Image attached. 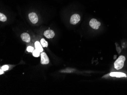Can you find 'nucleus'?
<instances>
[{
  "label": "nucleus",
  "mask_w": 127,
  "mask_h": 95,
  "mask_svg": "<svg viewBox=\"0 0 127 95\" xmlns=\"http://www.w3.org/2000/svg\"><path fill=\"white\" fill-rule=\"evenodd\" d=\"M125 60V57L124 56H120L114 63L115 69H116L117 70H120L124 66Z\"/></svg>",
  "instance_id": "obj_1"
},
{
  "label": "nucleus",
  "mask_w": 127,
  "mask_h": 95,
  "mask_svg": "<svg viewBox=\"0 0 127 95\" xmlns=\"http://www.w3.org/2000/svg\"><path fill=\"white\" fill-rule=\"evenodd\" d=\"M90 26L94 29L97 30L99 29V27L101 25L100 22L98 21L95 19H91L89 23Z\"/></svg>",
  "instance_id": "obj_2"
},
{
  "label": "nucleus",
  "mask_w": 127,
  "mask_h": 95,
  "mask_svg": "<svg viewBox=\"0 0 127 95\" xmlns=\"http://www.w3.org/2000/svg\"><path fill=\"white\" fill-rule=\"evenodd\" d=\"M80 20V16L78 14H75L72 15L70 18V23L72 25L77 24Z\"/></svg>",
  "instance_id": "obj_3"
},
{
  "label": "nucleus",
  "mask_w": 127,
  "mask_h": 95,
  "mask_svg": "<svg viewBox=\"0 0 127 95\" xmlns=\"http://www.w3.org/2000/svg\"><path fill=\"white\" fill-rule=\"evenodd\" d=\"M29 18L32 24H35L38 21V17L35 13H31L28 15Z\"/></svg>",
  "instance_id": "obj_4"
},
{
  "label": "nucleus",
  "mask_w": 127,
  "mask_h": 95,
  "mask_svg": "<svg viewBox=\"0 0 127 95\" xmlns=\"http://www.w3.org/2000/svg\"><path fill=\"white\" fill-rule=\"evenodd\" d=\"M49 63V58L47 54L45 52H42L41 54V63L42 64H47Z\"/></svg>",
  "instance_id": "obj_5"
},
{
  "label": "nucleus",
  "mask_w": 127,
  "mask_h": 95,
  "mask_svg": "<svg viewBox=\"0 0 127 95\" xmlns=\"http://www.w3.org/2000/svg\"><path fill=\"white\" fill-rule=\"evenodd\" d=\"M44 35L46 38L51 39L55 37V33L53 30H48L44 32Z\"/></svg>",
  "instance_id": "obj_6"
},
{
  "label": "nucleus",
  "mask_w": 127,
  "mask_h": 95,
  "mask_svg": "<svg viewBox=\"0 0 127 95\" xmlns=\"http://www.w3.org/2000/svg\"><path fill=\"white\" fill-rule=\"evenodd\" d=\"M21 37L22 39V40L25 42L28 43L30 41V36L28 33H22L21 35Z\"/></svg>",
  "instance_id": "obj_7"
},
{
  "label": "nucleus",
  "mask_w": 127,
  "mask_h": 95,
  "mask_svg": "<svg viewBox=\"0 0 127 95\" xmlns=\"http://www.w3.org/2000/svg\"><path fill=\"white\" fill-rule=\"evenodd\" d=\"M110 76H115L117 78H121V77H126V75L125 74L122 72H113L110 74Z\"/></svg>",
  "instance_id": "obj_8"
},
{
  "label": "nucleus",
  "mask_w": 127,
  "mask_h": 95,
  "mask_svg": "<svg viewBox=\"0 0 127 95\" xmlns=\"http://www.w3.org/2000/svg\"><path fill=\"white\" fill-rule=\"evenodd\" d=\"M35 49L40 52H42L43 51V47L42 46L41 43L38 41H36L35 43Z\"/></svg>",
  "instance_id": "obj_9"
},
{
  "label": "nucleus",
  "mask_w": 127,
  "mask_h": 95,
  "mask_svg": "<svg viewBox=\"0 0 127 95\" xmlns=\"http://www.w3.org/2000/svg\"><path fill=\"white\" fill-rule=\"evenodd\" d=\"M40 43L43 47H47L48 46V42L44 38H42L40 40Z\"/></svg>",
  "instance_id": "obj_10"
},
{
  "label": "nucleus",
  "mask_w": 127,
  "mask_h": 95,
  "mask_svg": "<svg viewBox=\"0 0 127 95\" xmlns=\"http://www.w3.org/2000/svg\"><path fill=\"white\" fill-rule=\"evenodd\" d=\"M7 20V17L2 13H0V20L2 22H5Z\"/></svg>",
  "instance_id": "obj_11"
},
{
  "label": "nucleus",
  "mask_w": 127,
  "mask_h": 95,
  "mask_svg": "<svg viewBox=\"0 0 127 95\" xmlns=\"http://www.w3.org/2000/svg\"><path fill=\"white\" fill-rule=\"evenodd\" d=\"M32 54L34 57H38L40 56V52L37 50L35 49L33 51Z\"/></svg>",
  "instance_id": "obj_12"
},
{
  "label": "nucleus",
  "mask_w": 127,
  "mask_h": 95,
  "mask_svg": "<svg viewBox=\"0 0 127 95\" xmlns=\"http://www.w3.org/2000/svg\"><path fill=\"white\" fill-rule=\"evenodd\" d=\"M33 50H34L33 47L32 46H30L28 47L27 48V51L28 52H32L33 51Z\"/></svg>",
  "instance_id": "obj_13"
},
{
  "label": "nucleus",
  "mask_w": 127,
  "mask_h": 95,
  "mask_svg": "<svg viewBox=\"0 0 127 95\" xmlns=\"http://www.w3.org/2000/svg\"><path fill=\"white\" fill-rule=\"evenodd\" d=\"M9 67L7 65H5V66H3L2 67V69L3 71H6L8 70Z\"/></svg>",
  "instance_id": "obj_14"
},
{
  "label": "nucleus",
  "mask_w": 127,
  "mask_h": 95,
  "mask_svg": "<svg viewBox=\"0 0 127 95\" xmlns=\"http://www.w3.org/2000/svg\"><path fill=\"white\" fill-rule=\"evenodd\" d=\"M3 73V71L2 69H0V74L2 75V74Z\"/></svg>",
  "instance_id": "obj_15"
}]
</instances>
